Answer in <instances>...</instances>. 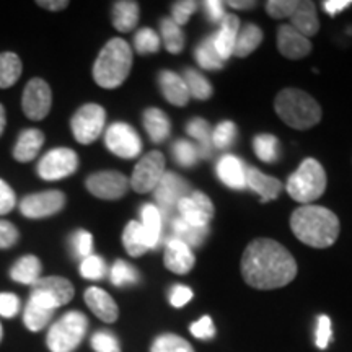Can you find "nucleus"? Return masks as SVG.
Returning a JSON list of instances; mask_svg holds the SVG:
<instances>
[{"mask_svg": "<svg viewBox=\"0 0 352 352\" xmlns=\"http://www.w3.org/2000/svg\"><path fill=\"white\" fill-rule=\"evenodd\" d=\"M104 122H107L104 109L100 104L88 103L77 109V113L70 120V127L77 142L88 145L100 138L104 129Z\"/></svg>", "mask_w": 352, "mask_h": 352, "instance_id": "0eeeda50", "label": "nucleus"}, {"mask_svg": "<svg viewBox=\"0 0 352 352\" xmlns=\"http://www.w3.org/2000/svg\"><path fill=\"white\" fill-rule=\"evenodd\" d=\"M294 28L297 30L298 33L303 34V36H314V34L318 33L320 30V21H318V15H316V7L314 2L310 0H305V2H298L297 8L294 10L292 16Z\"/></svg>", "mask_w": 352, "mask_h": 352, "instance_id": "393cba45", "label": "nucleus"}, {"mask_svg": "<svg viewBox=\"0 0 352 352\" xmlns=\"http://www.w3.org/2000/svg\"><path fill=\"white\" fill-rule=\"evenodd\" d=\"M274 108L285 124L298 131L310 129L321 120L318 101L298 88H285L280 91L274 101Z\"/></svg>", "mask_w": 352, "mask_h": 352, "instance_id": "20e7f679", "label": "nucleus"}, {"mask_svg": "<svg viewBox=\"0 0 352 352\" xmlns=\"http://www.w3.org/2000/svg\"><path fill=\"white\" fill-rule=\"evenodd\" d=\"M204 8H206V13H208L209 20L214 21V23H219V21L226 19L223 2H220V0H208V2H204Z\"/></svg>", "mask_w": 352, "mask_h": 352, "instance_id": "13d9d810", "label": "nucleus"}, {"mask_svg": "<svg viewBox=\"0 0 352 352\" xmlns=\"http://www.w3.org/2000/svg\"><path fill=\"white\" fill-rule=\"evenodd\" d=\"M191 298H192V290L186 287V285H175V287L171 289L170 302L171 305L176 308L184 307L189 300H191Z\"/></svg>", "mask_w": 352, "mask_h": 352, "instance_id": "4d7b16f0", "label": "nucleus"}, {"mask_svg": "<svg viewBox=\"0 0 352 352\" xmlns=\"http://www.w3.org/2000/svg\"><path fill=\"white\" fill-rule=\"evenodd\" d=\"M191 333L192 336L199 338V340H210V338H214L215 328L212 320L209 316H202L201 320L191 324Z\"/></svg>", "mask_w": 352, "mask_h": 352, "instance_id": "5fc2aeb1", "label": "nucleus"}, {"mask_svg": "<svg viewBox=\"0 0 352 352\" xmlns=\"http://www.w3.org/2000/svg\"><path fill=\"white\" fill-rule=\"evenodd\" d=\"M104 144L114 155L121 158H134L142 151L139 134L126 122H114L109 126L104 134Z\"/></svg>", "mask_w": 352, "mask_h": 352, "instance_id": "9b49d317", "label": "nucleus"}, {"mask_svg": "<svg viewBox=\"0 0 352 352\" xmlns=\"http://www.w3.org/2000/svg\"><path fill=\"white\" fill-rule=\"evenodd\" d=\"M78 168V157L72 148H52L38 164V175L46 182H57L74 175Z\"/></svg>", "mask_w": 352, "mask_h": 352, "instance_id": "1a4fd4ad", "label": "nucleus"}, {"mask_svg": "<svg viewBox=\"0 0 352 352\" xmlns=\"http://www.w3.org/2000/svg\"><path fill=\"white\" fill-rule=\"evenodd\" d=\"M36 3L39 7L46 8V10H52V12L64 10V8L69 6L67 0H57V2H52V0H41V2H36Z\"/></svg>", "mask_w": 352, "mask_h": 352, "instance_id": "052dcab7", "label": "nucleus"}, {"mask_svg": "<svg viewBox=\"0 0 352 352\" xmlns=\"http://www.w3.org/2000/svg\"><path fill=\"white\" fill-rule=\"evenodd\" d=\"M87 189L100 199H121L129 189V179L120 171H98L87 178Z\"/></svg>", "mask_w": 352, "mask_h": 352, "instance_id": "2eb2a0df", "label": "nucleus"}, {"mask_svg": "<svg viewBox=\"0 0 352 352\" xmlns=\"http://www.w3.org/2000/svg\"><path fill=\"white\" fill-rule=\"evenodd\" d=\"M6 124H7V116H6V108L0 104V135H2L3 129H6Z\"/></svg>", "mask_w": 352, "mask_h": 352, "instance_id": "e2e57ef3", "label": "nucleus"}, {"mask_svg": "<svg viewBox=\"0 0 352 352\" xmlns=\"http://www.w3.org/2000/svg\"><path fill=\"white\" fill-rule=\"evenodd\" d=\"M297 0H271L266 3V10L272 19H290L297 8Z\"/></svg>", "mask_w": 352, "mask_h": 352, "instance_id": "09e8293b", "label": "nucleus"}, {"mask_svg": "<svg viewBox=\"0 0 352 352\" xmlns=\"http://www.w3.org/2000/svg\"><path fill=\"white\" fill-rule=\"evenodd\" d=\"M352 6V0H327L323 2V7L329 15H338V13L346 10L347 7Z\"/></svg>", "mask_w": 352, "mask_h": 352, "instance_id": "bf43d9fd", "label": "nucleus"}, {"mask_svg": "<svg viewBox=\"0 0 352 352\" xmlns=\"http://www.w3.org/2000/svg\"><path fill=\"white\" fill-rule=\"evenodd\" d=\"M65 195L60 191H44L34 192L21 199L20 210L28 219H44L51 217L64 209Z\"/></svg>", "mask_w": 352, "mask_h": 352, "instance_id": "4468645a", "label": "nucleus"}, {"mask_svg": "<svg viewBox=\"0 0 352 352\" xmlns=\"http://www.w3.org/2000/svg\"><path fill=\"white\" fill-rule=\"evenodd\" d=\"M263 41V32L261 28L253 23L245 25L239 32L236 36L235 47H233V56L236 57H246L252 54L253 51L258 50V46Z\"/></svg>", "mask_w": 352, "mask_h": 352, "instance_id": "7c9ffc66", "label": "nucleus"}, {"mask_svg": "<svg viewBox=\"0 0 352 352\" xmlns=\"http://www.w3.org/2000/svg\"><path fill=\"white\" fill-rule=\"evenodd\" d=\"M196 60L206 70H219L223 67V60L220 59L219 52L214 46V36H208L197 46Z\"/></svg>", "mask_w": 352, "mask_h": 352, "instance_id": "e433bc0d", "label": "nucleus"}, {"mask_svg": "<svg viewBox=\"0 0 352 352\" xmlns=\"http://www.w3.org/2000/svg\"><path fill=\"white\" fill-rule=\"evenodd\" d=\"M142 227L147 235L148 243H151V250L160 243L162 240V227H164V219H162L160 210L157 209V206L153 204H145L142 208Z\"/></svg>", "mask_w": 352, "mask_h": 352, "instance_id": "2f4dec72", "label": "nucleus"}, {"mask_svg": "<svg viewBox=\"0 0 352 352\" xmlns=\"http://www.w3.org/2000/svg\"><path fill=\"white\" fill-rule=\"evenodd\" d=\"M2 338H3V328L2 324H0V342H2Z\"/></svg>", "mask_w": 352, "mask_h": 352, "instance_id": "0e129e2a", "label": "nucleus"}, {"mask_svg": "<svg viewBox=\"0 0 352 352\" xmlns=\"http://www.w3.org/2000/svg\"><path fill=\"white\" fill-rule=\"evenodd\" d=\"M139 280V274L135 271V267H132L131 264H127L122 259H118L111 267V283L116 287H122V285L135 284Z\"/></svg>", "mask_w": 352, "mask_h": 352, "instance_id": "a19ab883", "label": "nucleus"}, {"mask_svg": "<svg viewBox=\"0 0 352 352\" xmlns=\"http://www.w3.org/2000/svg\"><path fill=\"white\" fill-rule=\"evenodd\" d=\"M52 315H54V310L52 308H47L43 303L30 297L28 303H26L25 315H23V323L25 327L30 329V331L38 333L50 323Z\"/></svg>", "mask_w": 352, "mask_h": 352, "instance_id": "c756f323", "label": "nucleus"}, {"mask_svg": "<svg viewBox=\"0 0 352 352\" xmlns=\"http://www.w3.org/2000/svg\"><path fill=\"white\" fill-rule=\"evenodd\" d=\"M139 21V3L121 0L113 6V26L121 33L132 32Z\"/></svg>", "mask_w": 352, "mask_h": 352, "instance_id": "a878e982", "label": "nucleus"}, {"mask_svg": "<svg viewBox=\"0 0 352 352\" xmlns=\"http://www.w3.org/2000/svg\"><path fill=\"white\" fill-rule=\"evenodd\" d=\"M241 276L254 289H279L296 279L297 263L280 243L258 239L246 246L241 258Z\"/></svg>", "mask_w": 352, "mask_h": 352, "instance_id": "f257e3e1", "label": "nucleus"}, {"mask_svg": "<svg viewBox=\"0 0 352 352\" xmlns=\"http://www.w3.org/2000/svg\"><path fill=\"white\" fill-rule=\"evenodd\" d=\"M277 47H279L280 54L287 59L296 60L310 54L311 43L308 41V38L298 33L294 26L283 25L277 32Z\"/></svg>", "mask_w": 352, "mask_h": 352, "instance_id": "f3484780", "label": "nucleus"}, {"mask_svg": "<svg viewBox=\"0 0 352 352\" xmlns=\"http://www.w3.org/2000/svg\"><path fill=\"white\" fill-rule=\"evenodd\" d=\"M41 261L33 254H26V256L20 258L19 261L12 266L10 277L13 280L20 284L33 285L36 280L41 279Z\"/></svg>", "mask_w": 352, "mask_h": 352, "instance_id": "cd10ccee", "label": "nucleus"}, {"mask_svg": "<svg viewBox=\"0 0 352 352\" xmlns=\"http://www.w3.org/2000/svg\"><path fill=\"white\" fill-rule=\"evenodd\" d=\"M134 46L139 54H153L160 50V38L153 30L142 28L135 33Z\"/></svg>", "mask_w": 352, "mask_h": 352, "instance_id": "79ce46f5", "label": "nucleus"}, {"mask_svg": "<svg viewBox=\"0 0 352 352\" xmlns=\"http://www.w3.org/2000/svg\"><path fill=\"white\" fill-rule=\"evenodd\" d=\"M179 210V217L192 227L208 228L210 219L214 215V204L204 192L195 191L191 196L183 197L176 206Z\"/></svg>", "mask_w": 352, "mask_h": 352, "instance_id": "dca6fc26", "label": "nucleus"}, {"mask_svg": "<svg viewBox=\"0 0 352 352\" xmlns=\"http://www.w3.org/2000/svg\"><path fill=\"white\" fill-rule=\"evenodd\" d=\"M236 127L232 121H223L212 132V145L217 148H228L235 140Z\"/></svg>", "mask_w": 352, "mask_h": 352, "instance_id": "a18cd8bd", "label": "nucleus"}, {"mask_svg": "<svg viewBox=\"0 0 352 352\" xmlns=\"http://www.w3.org/2000/svg\"><path fill=\"white\" fill-rule=\"evenodd\" d=\"M132 69V50L124 39L113 38L96 57L94 78L101 88H118L124 83Z\"/></svg>", "mask_w": 352, "mask_h": 352, "instance_id": "7ed1b4c3", "label": "nucleus"}, {"mask_svg": "<svg viewBox=\"0 0 352 352\" xmlns=\"http://www.w3.org/2000/svg\"><path fill=\"white\" fill-rule=\"evenodd\" d=\"M290 228L302 243L314 248H328L340 235V219L321 206H302L290 217Z\"/></svg>", "mask_w": 352, "mask_h": 352, "instance_id": "f03ea898", "label": "nucleus"}, {"mask_svg": "<svg viewBox=\"0 0 352 352\" xmlns=\"http://www.w3.org/2000/svg\"><path fill=\"white\" fill-rule=\"evenodd\" d=\"M183 80L186 83L189 95H192L197 100H208L214 94V88L208 78L202 76L201 72H196L195 69L184 70Z\"/></svg>", "mask_w": 352, "mask_h": 352, "instance_id": "c9c22d12", "label": "nucleus"}, {"mask_svg": "<svg viewBox=\"0 0 352 352\" xmlns=\"http://www.w3.org/2000/svg\"><path fill=\"white\" fill-rule=\"evenodd\" d=\"M122 243H124L126 252L134 258L142 256L147 250H151V243H148L147 235H145L142 223L135 222V220H132L126 226L124 233H122Z\"/></svg>", "mask_w": 352, "mask_h": 352, "instance_id": "c85d7f7f", "label": "nucleus"}, {"mask_svg": "<svg viewBox=\"0 0 352 352\" xmlns=\"http://www.w3.org/2000/svg\"><path fill=\"white\" fill-rule=\"evenodd\" d=\"M155 201L158 202L162 219H170V214L178 206V202L189 195V184L175 173H165L162 176L160 183L157 184Z\"/></svg>", "mask_w": 352, "mask_h": 352, "instance_id": "ddd939ff", "label": "nucleus"}, {"mask_svg": "<svg viewBox=\"0 0 352 352\" xmlns=\"http://www.w3.org/2000/svg\"><path fill=\"white\" fill-rule=\"evenodd\" d=\"M88 328L87 316L80 311H69L52 324L46 342L51 352H74L80 346Z\"/></svg>", "mask_w": 352, "mask_h": 352, "instance_id": "423d86ee", "label": "nucleus"}, {"mask_svg": "<svg viewBox=\"0 0 352 352\" xmlns=\"http://www.w3.org/2000/svg\"><path fill=\"white\" fill-rule=\"evenodd\" d=\"M144 127L147 131L152 142L160 144L170 135V120L168 116L158 108L145 109Z\"/></svg>", "mask_w": 352, "mask_h": 352, "instance_id": "bb28decb", "label": "nucleus"}, {"mask_svg": "<svg viewBox=\"0 0 352 352\" xmlns=\"http://www.w3.org/2000/svg\"><path fill=\"white\" fill-rule=\"evenodd\" d=\"M254 153L259 160L272 164L279 158V140L271 134H259L253 140Z\"/></svg>", "mask_w": 352, "mask_h": 352, "instance_id": "58836bf2", "label": "nucleus"}, {"mask_svg": "<svg viewBox=\"0 0 352 352\" xmlns=\"http://www.w3.org/2000/svg\"><path fill=\"white\" fill-rule=\"evenodd\" d=\"M19 239L20 233L16 227L8 220H0V250L12 248L13 245H16Z\"/></svg>", "mask_w": 352, "mask_h": 352, "instance_id": "3c124183", "label": "nucleus"}, {"mask_svg": "<svg viewBox=\"0 0 352 352\" xmlns=\"http://www.w3.org/2000/svg\"><path fill=\"white\" fill-rule=\"evenodd\" d=\"M44 144V134L39 129H26L19 135L15 147H13V158L20 164L32 162L38 157Z\"/></svg>", "mask_w": 352, "mask_h": 352, "instance_id": "5701e85b", "label": "nucleus"}, {"mask_svg": "<svg viewBox=\"0 0 352 352\" xmlns=\"http://www.w3.org/2000/svg\"><path fill=\"white\" fill-rule=\"evenodd\" d=\"M165 175V157L164 153L153 151L147 153L142 160L135 165L134 171H132L129 184L139 195L144 192L153 191L157 184L160 183L162 176Z\"/></svg>", "mask_w": 352, "mask_h": 352, "instance_id": "9d476101", "label": "nucleus"}, {"mask_svg": "<svg viewBox=\"0 0 352 352\" xmlns=\"http://www.w3.org/2000/svg\"><path fill=\"white\" fill-rule=\"evenodd\" d=\"M173 153L175 160L178 162V165L182 166H192L199 158V153H197V147H195L189 140L179 139L173 144Z\"/></svg>", "mask_w": 352, "mask_h": 352, "instance_id": "37998d69", "label": "nucleus"}, {"mask_svg": "<svg viewBox=\"0 0 352 352\" xmlns=\"http://www.w3.org/2000/svg\"><path fill=\"white\" fill-rule=\"evenodd\" d=\"M80 274L85 279L98 280L107 274V264L100 256L90 254V256L83 258V261L80 263Z\"/></svg>", "mask_w": 352, "mask_h": 352, "instance_id": "c03bdc74", "label": "nucleus"}, {"mask_svg": "<svg viewBox=\"0 0 352 352\" xmlns=\"http://www.w3.org/2000/svg\"><path fill=\"white\" fill-rule=\"evenodd\" d=\"M160 32L166 51L171 54H179L184 47V34L182 28L171 19H164L160 23Z\"/></svg>", "mask_w": 352, "mask_h": 352, "instance_id": "4c0bfd02", "label": "nucleus"}, {"mask_svg": "<svg viewBox=\"0 0 352 352\" xmlns=\"http://www.w3.org/2000/svg\"><path fill=\"white\" fill-rule=\"evenodd\" d=\"M16 204V196L8 184L0 179V215L8 214Z\"/></svg>", "mask_w": 352, "mask_h": 352, "instance_id": "6e6d98bb", "label": "nucleus"}, {"mask_svg": "<svg viewBox=\"0 0 352 352\" xmlns=\"http://www.w3.org/2000/svg\"><path fill=\"white\" fill-rule=\"evenodd\" d=\"M85 303L94 314L98 316L104 323H114L120 316V310H118L116 302L108 292L98 287H88L85 290Z\"/></svg>", "mask_w": 352, "mask_h": 352, "instance_id": "6ab92c4d", "label": "nucleus"}, {"mask_svg": "<svg viewBox=\"0 0 352 352\" xmlns=\"http://www.w3.org/2000/svg\"><path fill=\"white\" fill-rule=\"evenodd\" d=\"M239 32L240 20L235 15H226V19L220 21L219 32L214 34V46L223 63H226L228 57L233 56V47H235Z\"/></svg>", "mask_w": 352, "mask_h": 352, "instance_id": "aec40b11", "label": "nucleus"}, {"mask_svg": "<svg viewBox=\"0 0 352 352\" xmlns=\"http://www.w3.org/2000/svg\"><path fill=\"white\" fill-rule=\"evenodd\" d=\"M158 83H160L162 94H164L168 103L175 104V107H186L189 101V91L183 77H179L175 72H170V70H164L158 76Z\"/></svg>", "mask_w": 352, "mask_h": 352, "instance_id": "4be33fe9", "label": "nucleus"}, {"mask_svg": "<svg viewBox=\"0 0 352 352\" xmlns=\"http://www.w3.org/2000/svg\"><path fill=\"white\" fill-rule=\"evenodd\" d=\"M324 189H327V173L320 162L314 158L303 160L296 173L289 176L287 192L292 199L303 202V206L318 199Z\"/></svg>", "mask_w": 352, "mask_h": 352, "instance_id": "39448f33", "label": "nucleus"}, {"mask_svg": "<svg viewBox=\"0 0 352 352\" xmlns=\"http://www.w3.org/2000/svg\"><path fill=\"white\" fill-rule=\"evenodd\" d=\"M197 6H199V3L195 2V0H182V2H175L173 7H171V15H173V19L171 20H173L178 26L186 25L189 21V16L197 10Z\"/></svg>", "mask_w": 352, "mask_h": 352, "instance_id": "de8ad7c7", "label": "nucleus"}, {"mask_svg": "<svg viewBox=\"0 0 352 352\" xmlns=\"http://www.w3.org/2000/svg\"><path fill=\"white\" fill-rule=\"evenodd\" d=\"M165 266L166 270L175 272V274H188L195 266V254L191 253V248L182 240L171 239L166 241L165 250Z\"/></svg>", "mask_w": 352, "mask_h": 352, "instance_id": "a211bd4d", "label": "nucleus"}, {"mask_svg": "<svg viewBox=\"0 0 352 352\" xmlns=\"http://www.w3.org/2000/svg\"><path fill=\"white\" fill-rule=\"evenodd\" d=\"M91 347H94L95 352H121L120 341L109 331H98L94 334Z\"/></svg>", "mask_w": 352, "mask_h": 352, "instance_id": "49530a36", "label": "nucleus"}, {"mask_svg": "<svg viewBox=\"0 0 352 352\" xmlns=\"http://www.w3.org/2000/svg\"><path fill=\"white\" fill-rule=\"evenodd\" d=\"M52 104L51 88L43 78H33L23 90L21 108L26 118L33 121H41L50 114Z\"/></svg>", "mask_w": 352, "mask_h": 352, "instance_id": "f8f14e48", "label": "nucleus"}, {"mask_svg": "<svg viewBox=\"0 0 352 352\" xmlns=\"http://www.w3.org/2000/svg\"><path fill=\"white\" fill-rule=\"evenodd\" d=\"M74 285L70 284V280L64 279L59 276H50V277H41L32 285V298L38 300L47 308H56L65 305L74 298Z\"/></svg>", "mask_w": 352, "mask_h": 352, "instance_id": "6e6552de", "label": "nucleus"}, {"mask_svg": "<svg viewBox=\"0 0 352 352\" xmlns=\"http://www.w3.org/2000/svg\"><path fill=\"white\" fill-rule=\"evenodd\" d=\"M186 132L199 142V148H197L199 157L210 158L212 155V131H210L209 122L201 118H195L188 122Z\"/></svg>", "mask_w": 352, "mask_h": 352, "instance_id": "473e14b6", "label": "nucleus"}, {"mask_svg": "<svg viewBox=\"0 0 352 352\" xmlns=\"http://www.w3.org/2000/svg\"><path fill=\"white\" fill-rule=\"evenodd\" d=\"M151 352H195L186 340L176 334H162L153 341Z\"/></svg>", "mask_w": 352, "mask_h": 352, "instance_id": "ea45409f", "label": "nucleus"}, {"mask_svg": "<svg viewBox=\"0 0 352 352\" xmlns=\"http://www.w3.org/2000/svg\"><path fill=\"white\" fill-rule=\"evenodd\" d=\"M72 246L77 256H90L91 250H94V236L85 230H78L72 235Z\"/></svg>", "mask_w": 352, "mask_h": 352, "instance_id": "8fccbe9b", "label": "nucleus"}, {"mask_svg": "<svg viewBox=\"0 0 352 352\" xmlns=\"http://www.w3.org/2000/svg\"><path fill=\"white\" fill-rule=\"evenodd\" d=\"M217 175L220 182L232 189L246 188V166L235 155H223L217 164Z\"/></svg>", "mask_w": 352, "mask_h": 352, "instance_id": "412c9836", "label": "nucleus"}, {"mask_svg": "<svg viewBox=\"0 0 352 352\" xmlns=\"http://www.w3.org/2000/svg\"><path fill=\"white\" fill-rule=\"evenodd\" d=\"M20 311V298L15 294H0V316L13 318Z\"/></svg>", "mask_w": 352, "mask_h": 352, "instance_id": "864d4df0", "label": "nucleus"}, {"mask_svg": "<svg viewBox=\"0 0 352 352\" xmlns=\"http://www.w3.org/2000/svg\"><path fill=\"white\" fill-rule=\"evenodd\" d=\"M173 226V232H175V239L182 240L183 243H186L189 248L191 246H201L204 243L206 236L209 233V227L208 228H199V227H192L189 223L184 222L182 217H176L171 222Z\"/></svg>", "mask_w": 352, "mask_h": 352, "instance_id": "f704fd0d", "label": "nucleus"}, {"mask_svg": "<svg viewBox=\"0 0 352 352\" xmlns=\"http://www.w3.org/2000/svg\"><path fill=\"white\" fill-rule=\"evenodd\" d=\"M23 65H21L20 57L15 52H2L0 54V88H8L16 83Z\"/></svg>", "mask_w": 352, "mask_h": 352, "instance_id": "72a5a7b5", "label": "nucleus"}, {"mask_svg": "<svg viewBox=\"0 0 352 352\" xmlns=\"http://www.w3.org/2000/svg\"><path fill=\"white\" fill-rule=\"evenodd\" d=\"M246 186L258 192L263 202H270L279 196L283 184H280L279 179L264 175L258 168H253V166H248L246 168Z\"/></svg>", "mask_w": 352, "mask_h": 352, "instance_id": "b1692460", "label": "nucleus"}, {"mask_svg": "<svg viewBox=\"0 0 352 352\" xmlns=\"http://www.w3.org/2000/svg\"><path fill=\"white\" fill-rule=\"evenodd\" d=\"M333 338V331H331V320L328 318L327 315H321L318 318V327H316V338L315 342L320 349H327L329 341Z\"/></svg>", "mask_w": 352, "mask_h": 352, "instance_id": "603ef678", "label": "nucleus"}, {"mask_svg": "<svg viewBox=\"0 0 352 352\" xmlns=\"http://www.w3.org/2000/svg\"><path fill=\"white\" fill-rule=\"evenodd\" d=\"M227 6H230L233 8H250V7H254L256 3L254 2H239V0H230V2H227Z\"/></svg>", "mask_w": 352, "mask_h": 352, "instance_id": "680f3d73", "label": "nucleus"}]
</instances>
